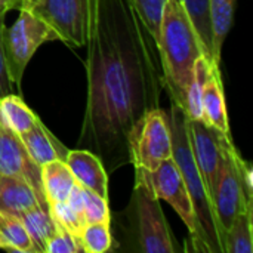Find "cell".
Returning a JSON list of instances; mask_svg holds the SVG:
<instances>
[{
  "instance_id": "obj_1",
  "label": "cell",
  "mask_w": 253,
  "mask_h": 253,
  "mask_svg": "<svg viewBox=\"0 0 253 253\" xmlns=\"http://www.w3.org/2000/svg\"><path fill=\"white\" fill-rule=\"evenodd\" d=\"M86 46L87 98L77 145L113 173L130 165L132 127L160 107L157 44L129 0H98Z\"/></svg>"
},
{
  "instance_id": "obj_2",
  "label": "cell",
  "mask_w": 253,
  "mask_h": 253,
  "mask_svg": "<svg viewBox=\"0 0 253 253\" xmlns=\"http://www.w3.org/2000/svg\"><path fill=\"white\" fill-rule=\"evenodd\" d=\"M163 87L173 104L185 110L187 92L194 77L196 62L203 55L199 36L178 0H168L156 40Z\"/></svg>"
},
{
  "instance_id": "obj_3",
  "label": "cell",
  "mask_w": 253,
  "mask_h": 253,
  "mask_svg": "<svg viewBox=\"0 0 253 253\" xmlns=\"http://www.w3.org/2000/svg\"><path fill=\"white\" fill-rule=\"evenodd\" d=\"M169 126L172 133V159L188 190L194 213L206 239V245L211 253H224L212 200L191 150L188 136V116L182 107L173 102L169 113Z\"/></svg>"
},
{
  "instance_id": "obj_4",
  "label": "cell",
  "mask_w": 253,
  "mask_h": 253,
  "mask_svg": "<svg viewBox=\"0 0 253 253\" xmlns=\"http://www.w3.org/2000/svg\"><path fill=\"white\" fill-rule=\"evenodd\" d=\"M120 215L125 218L123 233L129 251L139 253L181 252L165 218L160 200L147 185L135 182L130 202Z\"/></svg>"
},
{
  "instance_id": "obj_5",
  "label": "cell",
  "mask_w": 253,
  "mask_h": 253,
  "mask_svg": "<svg viewBox=\"0 0 253 253\" xmlns=\"http://www.w3.org/2000/svg\"><path fill=\"white\" fill-rule=\"evenodd\" d=\"M98 0H21L19 9H27L44 21L70 46H86Z\"/></svg>"
},
{
  "instance_id": "obj_6",
  "label": "cell",
  "mask_w": 253,
  "mask_h": 253,
  "mask_svg": "<svg viewBox=\"0 0 253 253\" xmlns=\"http://www.w3.org/2000/svg\"><path fill=\"white\" fill-rule=\"evenodd\" d=\"M59 40L58 34L40 18L27 9H19V16L9 27L3 28V50L7 73L15 89L21 95L24 71L34 52L47 42Z\"/></svg>"
},
{
  "instance_id": "obj_7",
  "label": "cell",
  "mask_w": 253,
  "mask_h": 253,
  "mask_svg": "<svg viewBox=\"0 0 253 253\" xmlns=\"http://www.w3.org/2000/svg\"><path fill=\"white\" fill-rule=\"evenodd\" d=\"M129 156L135 172H153L172 157L169 114L160 107L145 113L132 127Z\"/></svg>"
},
{
  "instance_id": "obj_8",
  "label": "cell",
  "mask_w": 253,
  "mask_h": 253,
  "mask_svg": "<svg viewBox=\"0 0 253 253\" xmlns=\"http://www.w3.org/2000/svg\"><path fill=\"white\" fill-rule=\"evenodd\" d=\"M237 154L239 151L234 147L233 139H227L224 144L221 169L212 194V206H213V213L216 218V225L221 236L222 248H224L225 234L231 227L233 221L236 219V216L245 212L249 206H253V202L248 199L242 184L240 172L236 163Z\"/></svg>"
},
{
  "instance_id": "obj_9",
  "label": "cell",
  "mask_w": 253,
  "mask_h": 253,
  "mask_svg": "<svg viewBox=\"0 0 253 253\" xmlns=\"http://www.w3.org/2000/svg\"><path fill=\"white\" fill-rule=\"evenodd\" d=\"M135 182L147 185L159 200H166L187 225L190 236L206 245V239L194 213L188 190L172 157L165 160L153 172H135Z\"/></svg>"
},
{
  "instance_id": "obj_10",
  "label": "cell",
  "mask_w": 253,
  "mask_h": 253,
  "mask_svg": "<svg viewBox=\"0 0 253 253\" xmlns=\"http://www.w3.org/2000/svg\"><path fill=\"white\" fill-rule=\"evenodd\" d=\"M188 136L196 163L200 169V173L203 176V181L208 187L212 200V194L222 163L224 144L227 139L233 138L225 136L205 120L194 119H188Z\"/></svg>"
},
{
  "instance_id": "obj_11",
  "label": "cell",
  "mask_w": 253,
  "mask_h": 253,
  "mask_svg": "<svg viewBox=\"0 0 253 253\" xmlns=\"http://www.w3.org/2000/svg\"><path fill=\"white\" fill-rule=\"evenodd\" d=\"M0 175L25 181L39 196L44 208L49 209L43 185L40 166L30 157L18 133L7 127L0 119Z\"/></svg>"
},
{
  "instance_id": "obj_12",
  "label": "cell",
  "mask_w": 253,
  "mask_h": 253,
  "mask_svg": "<svg viewBox=\"0 0 253 253\" xmlns=\"http://www.w3.org/2000/svg\"><path fill=\"white\" fill-rule=\"evenodd\" d=\"M64 162L79 185L108 200V176L93 153L82 148L70 150Z\"/></svg>"
},
{
  "instance_id": "obj_13",
  "label": "cell",
  "mask_w": 253,
  "mask_h": 253,
  "mask_svg": "<svg viewBox=\"0 0 253 253\" xmlns=\"http://www.w3.org/2000/svg\"><path fill=\"white\" fill-rule=\"evenodd\" d=\"M203 120L216 130L231 138V129L227 114V104L224 95V84L221 79L219 65L212 64L202 92Z\"/></svg>"
},
{
  "instance_id": "obj_14",
  "label": "cell",
  "mask_w": 253,
  "mask_h": 253,
  "mask_svg": "<svg viewBox=\"0 0 253 253\" xmlns=\"http://www.w3.org/2000/svg\"><path fill=\"white\" fill-rule=\"evenodd\" d=\"M24 147L36 165L43 166L53 160H65L68 148L58 141V138L43 125L40 117L37 122L24 133L19 135Z\"/></svg>"
},
{
  "instance_id": "obj_15",
  "label": "cell",
  "mask_w": 253,
  "mask_h": 253,
  "mask_svg": "<svg viewBox=\"0 0 253 253\" xmlns=\"http://www.w3.org/2000/svg\"><path fill=\"white\" fill-rule=\"evenodd\" d=\"M43 208L39 196L36 191L22 179L0 175V212L6 215H12L19 218L22 213L34 209V208Z\"/></svg>"
},
{
  "instance_id": "obj_16",
  "label": "cell",
  "mask_w": 253,
  "mask_h": 253,
  "mask_svg": "<svg viewBox=\"0 0 253 253\" xmlns=\"http://www.w3.org/2000/svg\"><path fill=\"white\" fill-rule=\"evenodd\" d=\"M42 185L47 203L65 202L76 185V179L62 160H53L40 166Z\"/></svg>"
},
{
  "instance_id": "obj_17",
  "label": "cell",
  "mask_w": 253,
  "mask_h": 253,
  "mask_svg": "<svg viewBox=\"0 0 253 253\" xmlns=\"http://www.w3.org/2000/svg\"><path fill=\"white\" fill-rule=\"evenodd\" d=\"M178 1L184 6L185 12H187L188 18H190V21H191V24H193L197 36H199L205 58L211 64L219 65V62L215 58V50H213L209 0H178Z\"/></svg>"
},
{
  "instance_id": "obj_18",
  "label": "cell",
  "mask_w": 253,
  "mask_h": 253,
  "mask_svg": "<svg viewBox=\"0 0 253 253\" xmlns=\"http://www.w3.org/2000/svg\"><path fill=\"white\" fill-rule=\"evenodd\" d=\"M0 119L15 133L21 135L37 122L39 116L22 101L21 95L10 93L0 98Z\"/></svg>"
},
{
  "instance_id": "obj_19",
  "label": "cell",
  "mask_w": 253,
  "mask_h": 253,
  "mask_svg": "<svg viewBox=\"0 0 253 253\" xmlns=\"http://www.w3.org/2000/svg\"><path fill=\"white\" fill-rule=\"evenodd\" d=\"M25 227L37 253L46 252V245L56 231V222L50 216L49 211L37 206L19 216Z\"/></svg>"
},
{
  "instance_id": "obj_20",
  "label": "cell",
  "mask_w": 253,
  "mask_h": 253,
  "mask_svg": "<svg viewBox=\"0 0 253 253\" xmlns=\"http://www.w3.org/2000/svg\"><path fill=\"white\" fill-rule=\"evenodd\" d=\"M236 3L237 0H209L213 50H215V58L219 64H221L222 44L233 27Z\"/></svg>"
},
{
  "instance_id": "obj_21",
  "label": "cell",
  "mask_w": 253,
  "mask_h": 253,
  "mask_svg": "<svg viewBox=\"0 0 253 253\" xmlns=\"http://www.w3.org/2000/svg\"><path fill=\"white\" fill-rule=\"evenodd\" d=\"M253 206L239 213L224 239V253H252Z\"/></svg>"
},
{
  "instance_id": "obj_22",
  "label": "cell",
  "mask_w": 253,
  "mask_h": 253,
  "mask_svg": "<svg viewBox=\"0 0 253 253\" xmlns=\"http://www.w3.org/2000/svg\"><path fill=\"white\" fill-rule=\"evenodd\" d=\"M0 240L4 251L37 253L21 219L0 212Z\"/></svg>"
},
{
  "instance_id": "obj_23",
  "label": "cell",
  "mask_w": 253,
  "mask_h": 253,
  "mask_svg": "<svg viewBox=\"0 0 253 253\" xmlns=\"http://www.w3.org/2000/svg\"><path fill=\"white\" fill-rule=\"evenodd\" d=\"M211 62L205 58L200 56L196 62V68H194V77L193 82L188 87L187 92V102H185V113L188 116V119H194V120H203V111H202V92H203V86L206 82V77L209 74L211 70ZM218 65V64H216Z\"/></svg>"
},
{
  "instance_id": "obj_24",
  "label": "cell",
  "mask_w": 253,
  "mask_h": 253,
  "mask_svg": "<svg viewBox=\"0 0 253 253\" xmlns=\"http://www.w3.org/2000/svg\"><path fill=\"white\" fill-rule=\"evenodd\" d=\"M80 243L86 253L108 252L113 246L110 224L96 222L84 225L80 234Z\"/></svg>"
},
{
  "instance_id": "obj_25",
  "label": "cell",
  "mask_w": 253,
  "mask_h": 253,
  "mask_svg": "<svg viewBox=\"0 0 253 253\" xmlns=\"http://www.w3.org/2000/svg\"><path fill=\"white\" fill-rule=\"evenodd\" d=\"M168 0H129L154 40L159 37L163 7Z\"/></svg>"
},
{
  "instance_id": "obj_26",
  "label": "cell",
  "mask_w": 253,
  "mask_h": 253,
  "mask_svg": "<svg viewBox=\"0 0 253 253\" xmlns=\"http://www.w3.org/2000/svg\"><path fill=\"white\" fill-rule=\"evenodd\" d=\"M83 203H84V222H86V225L87 224H96V222L111 224V213L108 209V200L99 197L98 194H95L90 190L83 188Z\"/></svg>"
},
{
  "instance_id": "obj_27",
  "label": "cell",
  "mask_w": 253,
  "mask_h": 253,
  "mask_svg": "<svg viewBox=\"0 0 253 253\" xmlns=\"http://www.w3.org/2000/svg\"><path fill=\"white\" fill-rule=\"evenodd\" d=\"M83 246L80 243V239L73 236L68 230H65L62 225L56 224V231L50 237V240L46 245L44 253H82Z\"/></svg>"
},
{
  "instance_id": "obj_28",
  "label": "cell",
  "mask_w": 253,
  "mask_h": 253,
  "mask_svg": "<svg viewBox=\"0 0 253 253\" xmlns=\"http://www.w3.org/2000/svg\"><path fill=\"white\" fill-rule=\"evenodd\" d=\"M49 213L56 224L62 225L73 236L80 239V234H82V230L84 225L79 221L76 213L68 208L67 202H50L49 203Z\"/></svg>"
},
{
  "instance_id": "obj_29",
  "label": "cell",
  "mask_w": 253,
  "mask_h": 253,
  "mask_svg": "<svg viewBox=\"0 0 253 253\" xmlns=\"http://www.w3.org/2000/svg\"><path fill=\"white\" fill-rule=\"evenodd\" d=\"M3 28H4V18H0V98L4 95L18 92L13 83L10 82V77L7 73L6 58H4V50H3Z\"/></svg>"
},
{
  "instance_id": "obj_30",
  "label": "cell",
  "mask_w": 253,
  "mask_h": 253,
  "mask_svg": "<svg viewBox=\"0 0 253 253\" xmlns=\"http://www.w3.org/2000/svg\"><path fill=\"white\" fill-rule=\"evenodd\" d=\"M236 163H237V168H239V172H240V178H242V184H243V188L246 191V196L248 199L253 202V181H252V165L246 160H243L240 157V154H237L236 157Z\"/></svg>"
},
{
  "instance_id": "obj_31",
  "label": "cell",
  "mask_w": 253,
  "mask_h": 253,
  "mask_svg": "<svg viewBox=\"0 0 253 253\" xmlns=\"http://www.w3.org/2000/svg\"><path fill=\"white\" fill-rule=\"evenodd\" d=\"M21 7V0H0V18H4V15L12 10Z\"/></svg>"
},
{
  "instance_id": "obj_32",
  "label": "cell",
  "mask_w": 253,
  "mask_h": 253,
  "mask_svg": "<svg viewBox=\"0 0 253 253\" xmlns=\"http://www.w3.org/2000/svg\"><path fill=\"white\" fill-rule=\"evenodd\" d=\"M0 249H3V246H1V240H0Z\"/></svg>"
}]
</instances>
